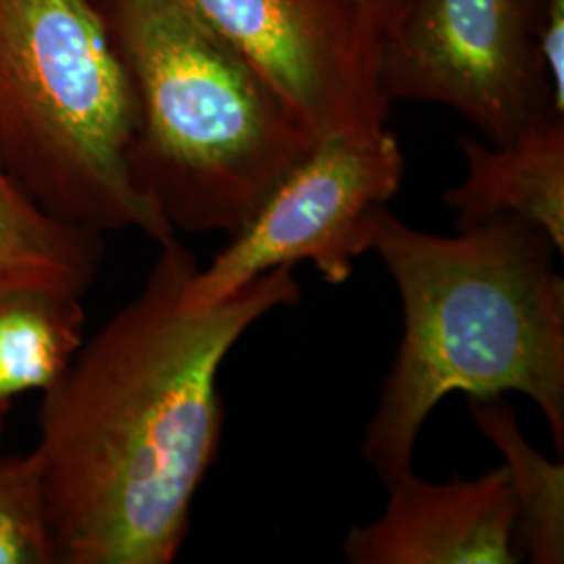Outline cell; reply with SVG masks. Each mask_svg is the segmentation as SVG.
Returning a JSON list of instances; mask_svg holds the SVG:
<instances>
[{
    "label": "cell",
    "mask_w": 564,
    "mask_h": 564,
    "mask_svg": "<svg viewBox=\"0 0 564 564\" xmlns=\"http://www.w3.org/2000/svg\"><path fill=\"white\" fill-rule=\"evenodd\" d=\"M405 158L387 128L370 141L326 139L230 237L212 263L186 282V307H212L265 272L312 262L328 284H343L370 251V224L400 191Z\"/></svg>",
    "instance_id": "8992f818"
},
{
    "label": "cell",
    "mask_w": 564,
    "mask_h": 564,
    "mask_svg": "<svg viewBox=\"0 0 564 564\" xmlns=\"http://www.w3.org/2000/svg\"><path fill=\"white\" fill-rule=\"evenodd\" d=\"M84 297L20 286L0 293V402L44 393L78 356L86 339Z\"/></svg>",
    "instance_id": "8fae6325"
},
{
    "label": "cell",
    "mask_w": 564,
    "mask_h": 564,
    "mask_svg": "<svg viewBox=\"0 0 564 564\" xmlns=\"http://www.w3.org/2000/svg\"><path fill=\"white\" fill-rule=\"evenodd\" d=\"M470 416L502 456L517 502L521 561L564 563V464L547 460L524 440L519 419L502 398L468 400Z\"/></svg>",
    "instance_id": "7c38bea8"
},
{
    "label": "cell",
    "mask_w": 564,
    "mask_h": 564,
    "mask_svg": "<svg viewBox=\"0 0 564 564\" xmlns=\"http://www.w3.org/2000/svg\"><path fill=\"white\" fill-rule=\"evenodd\" d=\"M139 102L134 172L178 232L235 237L318 141L188 0H95Z\"/></svg>",
    "instance_id": "3957f363"
},
{
    "label": "cell",
    "mask_w": 564,
    "mask_h": 564,
    "mask_svg": "<svg viewBox=\"0 0 564 564\" xmlns=\"http://www.w3.org/2000/svg\"><path fill=\"white\" fill-rule=\"evenodd\" d=\"M0 564H55L32 452L0 454Z\"/></svg>",
    "instance_id": "4fadbf2b"
},
{
    "label": "cell",
    "mask_w": 564,
    "mask_h": 564,
    "mask_svg": "<svg viewBox=\"0 0 564 564\" xmlns=\"http://www.w3.org/2000/svg\"><path fill=\"white\" fill-rule=\"evenodd\" d=\"M7 402H0V433H2V421H4V410H7Z\"/></svg>",
    "instance_id": "2e32d148"
},
{
    "label": "cell",
    "mask_w": 564,
    "mask_h": 564,
    "mask_svg": "<svg viewBox=\"0 0 564 564\" xmlns=\"http://www.w3.org/2000/svg\"><path fill=\"white\" fill-rule=\"evenodd\" d=\"M402 302L403 335L364 431L362 458L381 481L412 468L429 414L452 393H521L535 403L564 456L563 256L542 228L500 216L456 235H431L387 205L370 224Z\"/></svg>",
    "instance_id": "7a4b0ae2"
},
{
    "label": "cell",
    "mask_w": 564,
    "mask_h": 564,
    "mask_svg": "<svg viewBox=\"0 0 564 564\" xmlns=\"http://www.w3.org/2000/svg\"><path fill=\"white\" fill-rule=\"evenodd\" d=\"M370 18L377 21L383 36L391 34L412 7V0H358Z\"/></svg>",
    "instance_id": "9a60e30c"
},
{
    "label": "cell",
    "mask_w": 564,
    "mask_h": 564,
    "mask_svg": "<svg viewBox=\"0 0 564 564\" xmlns=\"http://www.w3.org/2000/svg\"><path fill=\"white\" fill-rule=\"evenodd\" d=\"M195 272L178 239L162 245L141 291L42 393L32 454L55 564L176 561L223 444L224 360L265 314L302 302L293 265H281L186 307Z\"/></svg>",
    "instance_id": "6da1fadb"
},
{
    "label": "cell",
    "mask_w": 564,
    "mask_h": 564,
    "mask_svg": "<svg viewBox=\"0 0 564 564\" xmlns=\"http://www.w3.org/2000/svg\"><path fill=\"white\" fill-rule=\"evenodd\" d=\"M383 512L354 524L343 542L351 564H514L517 502L505 464L445 484L412 468L384 481Z\"/></svg>",
    "instance_id": "ba28073f"
},
{
    "label": "cell",
    "mask_w": 564,
    "mask_h": 564,
    "mask_svg": "<svg viewBox=\"0 0 564 564\" xmlns=\"http://www.w3.org/2000/svg\"><path fill=\"white\" fill-rule=\"evenodd\" d=\"M102 260V232L55 218L0 167V293L42 286L86 297Z\"/></svg>",
    "instance_id": "30bf717a"
},
{
    "label": "cell",
    "mask_w": 564,
    "mask_h": 564,
    "mask_svg": "<svg viewBox=\"0 0 564 564\" xmlns=\"http://www.w3.org/2000/svg\"><path fill=\"white\" fill-rule=\"evenodd\" d=\"M316 139L383 134V32L358 0H188Z\"/></svg>",
    "instance_id": "52a82bcc"
},
{
    "label": "cell",
    "mask_w": 564,
    "mask_h": 564,
    "mask_svg": "<svg viewBox=\"0 0 564 564\" xmlns=\"http://www.w3.org/2000/svg\"><path fill=\"white\" fill-rule=\"evenodd\" d=\"M458 147L466 174L444 195L456 230L514 216L542 228L564 253V116L550 113L505 144L458 137Z\"/></svg>",
    "instance_id": "9c48e42d"
},
{
    "label": "cell",
    "mask_w": 564,
    "mask_h": 564,
    "mask_svg": "<svg viewBox=\"0 0 564 564\" xmlns=\"http://www.w3.org/2000/svg\"><path fill=\"white\" fill-rule=\"evenodd\" d=\"M542 53L552 86V107L564 116V0H542Z\"/></svg>",
    "instance_id": "5bb4252c"
},
{
    "label": "cell",
    "mask_w": 564,
    "mask_h": 564,
    "mask_svg": "<svg viewBox=\"0 0 564 564\" xmlns=\"http://www.w3.org/2000/svg\"><path fill=\"white\" fill-rule=\"evenodd\" d=\"M139 102L95 0H0V167L63 223L176 241L134 172Z\"/></svg>",
    "instance_id": "277c9868"
},
{
    "label": "cell",
    "mask_w": 564,
    "mask_h": 564,
    "mask_svg": "<svg viewBox=\"0 0 564 564\" xmlns=\"http://www.w3.org/2000/svg\"><path fill=\"white\" fill-rule=\"evenodd\" d=\"M381 76L389 101L444 105L491 144L556 113L542 0H412L383 36Z\"/></svg>",
    "instance_id": "5b68a950"
}]
</instances>
